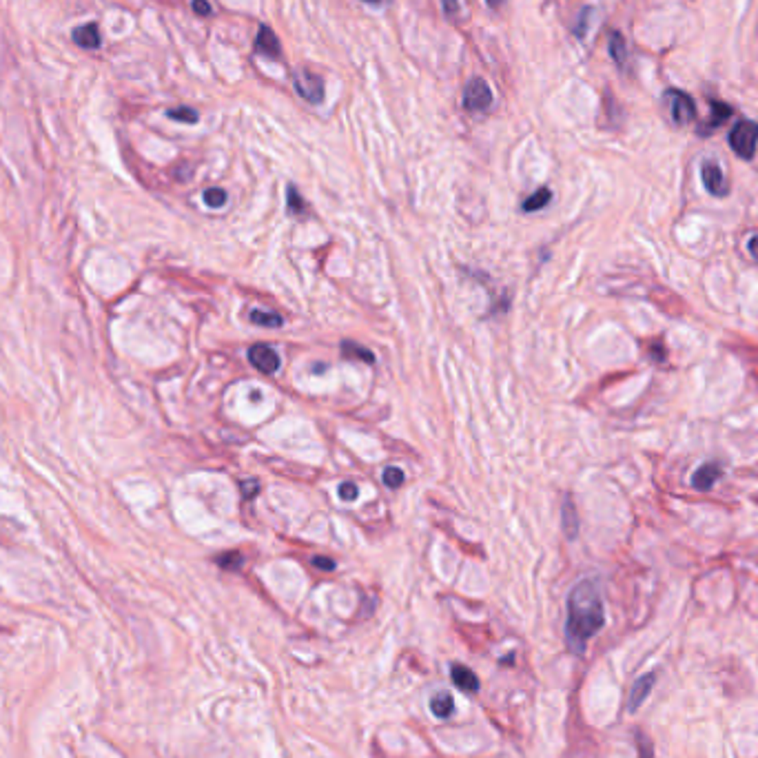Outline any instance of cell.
Listing matches in <instances>:
<instances>
[{
    "mask_svg": "<svg viewBox=\"0 0 758 758\" xmlns=\"http://www.w3.org/2000/svg\"><path fill=\"white\" fill-rule=\"evenodd\" d=\"M605 626V608L599 585L592 579H583L572 588L568 597L566 643L572 654L583 657L590 639Z\"/></svg>",
    "mask_w": 758,
    "mask_h": 758,
    "instance_id": "obj_1",
    "label": "cell"
},
{
    "mask_svg": "<svg viewBox=\"0 0 758 758\" xmlns=\"http://www.w3.org/2000/svg\"><path fill=\"white\" fill-rule=\"evenodd\" d=\"M730 147L738 158L752 160L758 147V123H754V120H740L730 131Z\"/></svg>",
    "mask_w": 758,
    "mask_h": 758,
    "instance_id": "obj_2",
    "label": "cell"
},
{
    "mask_svg": "<svg viewBox=\"0 0 758 758\" xmlns=\"http://www.w3.org/2000/svg\"><path fill=\"white\" fill-rule=\"evenodd\" d=\"M663 102H665V107H668L672 120L678 127H685V125H690V123H694V120H696V104L690 98V94H685V91L674 89V87L665 89Z\"/></svg>",
    "mask_w": 758,
    "mask_h": 758,
    "instance_id": "obj_3",
    "label": "cell"
},
{
    "mask_svg": "<svg viewBox=\"0 0 758 758\" xmlns=\"http://www.w3.org/2000/svg\"><path fill=\"white\" fill-rule=\"evenodd\" d=\"M293 85L295 91L311 104H322L324 102V80L322 75H317L311 69H295L293 71Z\"/></svg>",
    "mask_w": 758,
    "mask_h": 758,
    "instance_id": "obj_4",
    "label": "cell"
},
{
    "mask_svg": "<svg viewBox=\"0 0 758 758\" xmlns=\"http://www.w3.org/2000/svg\"><path fill=\"white\" fill-rule=\"evenodd\" d=\"M492 104V91L488 87V82L483 78H473L468 85H466V91H464V107L468 111H486L490 109Z\"/></svg>",
    "mask_w": 758,
    "mask_h": 758,
    "instance_id": "obj_5",
    "label": "cell"
},
{
    "mask_svg": "<svg viewBox=\"0 0 758 758\" xmlns=\"http://www.w3.org/2000/svg\"><path fill=\"white\" fill-rule=\"evenodd\" d=\"M701 180H703V187L707 189V193L714 195V198H725V195L730 193V187H727L721 166H719L714 160L703 162V166H701Z\"/></svg>",
    "mask_w": 758,
    "mask_h": 758,
    "instance_id": "obj_6",
    "label": "cell"
},
{
    "mask_svg": "<svg viewBox=\"0 0 758 758\" xmlns=\"http://www.w3.org/2000/svg\"><path fill=\"white\" fill-rule=\"evenodd\" d=\"M249 361L253 366L264 373V375H273L280 371V355L273 351L266 344H255L249 348Z\"/></svg>",
    "mask_w": 758,
    "mask_h": 758,
    "instance_id": "obj_7",
    "label": "cell"
},
{
    "mask_svg": "<svg viewBox=\"0 0 758 758\" xmlns=\"http://www.w3.org/2000/svg\"><path fill=\"white\" fill-rule=\"evenodd\" d=\"M721 477H723V470H721L719 464H714V461H712V464H701L699 468L694 470V475H692V486H694L696 490H701V492H707V490L714 488V483H716Z\"/></svg>",
    "mask_w": 758,
    "mask_h": 758,
    "instance_id": "obj_8",
    "label": "cell"
},
{
    "mask_svg": "<svg viewBox=\"0 0 758 758\" xmlns=\"http://www.w3.org/2000/svg\"><path fill=\"white\" fill-rule=\"evenodd\" d=\"M654 683H657V674L650 672V674H643L641 678H636V683L632 685V692H630V699H628V709L630 712H636L641 707V703L650 696V692L654 690Z\"/></svg>",
    "mask_w": 758,
    "mask_h": 758,
    "instance_id": "obj_9",
    "label": "cell"
},
{
    "mask_svg": "<svg viewBox=\"0 0 758 758\" xmlns=\"http://www.w3.org/2000/svg\"><path fill=\"white\" fill-rule=\"evenodd\" d=\"M280 40L278 36L271 32V29L266 25L260 27V32H257V38H255V54L260 56H268V58H280Z\"/></svg>",
    "mask_w": 758,
    "mask_h": 758,
    "instance_id": "obj_10",
    "label": "cell"
},
{
    "mask_svg": "<svg viewBox=\"0 0 758 758\" xmlns=\"http://www.w3.org/2000/svg\"><path fill=\"white\" fill-rule=\"evenodd\" d=\"M450 676H452V683L457 685L461 692H470V694L479 692V678H477V674L473 670L466 668V665L454 663L450 668Z\"/></svg>",
    "mask_w": 758,
    "mask_h": 758,
    "instance_id": "obj_11",
    "label": "cell"
},
{
    "mask_svg": "<svg viewBox=\"0 0 758 758\" xmlns=\"http://www.w3.org/2000/svg\"><path fill=\"white\" fill-rule=\"evenodd\" d=\"M732 113H734V109L730 107V104L719 102V100H712V116H709V120H707V125H703V127L699 129V133H701V135L714 133Z\"/></svg>",
    "mask_w": 758,
    "mask_h": 758,
    "instance_id": "obj_12",
    "label": "cell"
},
{
    "mask_svg": "<svg viewBox=\"0 0 758 758\" xmlns=\"http://www.w3.org/2000/svg\"><path fill=\"white\" fill-rule=\"evenodd\" d=\"M73 42L82 49H98L100 47V32L96 23H87L78 29H73Z\"/></svg>",
    "mask_w": 758,
    "mask_h": 758,
    "instance_id": "obj_13",
    "label": "cell"
},
{
    "mask_svg": "<svg viewBox=\"0 0 758 758\" xmlns=\"http://www.w3.org/2000/svg\"><path fill=\"white\" fill-rule=\"evenodd\" d=\"M561 519H564L566 537L568 539H577V535H579V514H577V508H574L570 497H566L564 504H561Z\"/></svg>",
    "mask_w": 758,
    "mask_h": 758,
    "instance_id": "obj_14",
    "label": "cell"
},
{
    "mask_svg": "<svg viewBox=\"0 0 758 758\" xmlns=\"http://www.w3.org/2000/svg\"><path fill=\"white\" fill-rule=\"evenodd\" d=\"M430 712H433L437 719H448V716H452L454 701H452L450 692H437L433 699H430Z\"/></svg>",
    "mask_w": 758,
    "mask_h": 758,
    "instance_id": "obj_15",
    "label": "cell"
},
{
    "mask_svg": "<svg viewBox=\"0 0 758 758\" xmlns=\"http://www.w3.org/2000/svg\"><path fill=\"white\" fill-rule=\"evenodd\" d=\"M340 351H342V357H346V359H361V361H366V364H375V353L368 351L366 346L355 344V342H351V340L342 342Z\"/></svg>",
    "mask_w": 758,
    "mask_h": 758,
    "instance_id": "obj_16",
    "label": "cell"
},
{
    "mask_svg": "<svg viewBox=\"0 0 758 758\" xmlns=\"http://www.w3.org/2000/svg\"><path fill=\"white\" fill-rule=\"evenodd\" d=\"M608 49H610V56H612L614 63H616L619 67H626V63H628V44H626V38L621 36L619 32H612V34H610Z\"/></svg>",
    "mask_w": 758,
    "mask_h": 758,
    "instance_id": "obj_17",
    "label": "cell"
},
{
    "mask_svg": "<svg viewBox=\"0 0 758 758\" xmlns=\"http://www.w3.org/2000/svg\"><path fill=\"white\" fill-rule=\"evenodd\" d=\"M550 200H552V191L548 187H541L539 191H535L533 195H530V198L523 200V211H526V213H535V211H541V209L548 206Z\"/></svg>",
    "mask_w": 758,
    "mask_h": 758,
    "instance_id": "obj_18",
    "label": "cell"
},
{
    "mask_svg": "<svg viewBox=\"0 0 758 758\" xmlns=\"http://www.w3.org/2000/svg\"><path fill=\"white\" fill-rule=\"evenodd\" d=\"M251 322H253L255 326H264V328H280V326H284L282 315H278V313H266V311H260V309H255V311L251 313Z\"/></svg>",
    "mask_w": 758,
    "mask_h": 758,
    "instance_id": "obj_19",
    "label": "cell"
},
{
    "mask_svg": "<svg viewBox=\"0 0 758 758\" xmlns=\"http://www.w3.org/2000/svg\"><path fill=\"white\" fill-rule=\"evenodd\" d=\"M286 200H289V213H293V216H304L306 213L304 198H302L299 191L293 185L286 189Z\"/></svg>",
    "mask_w": 758,
    "mask_h": 758,
    "instance_id": "obj_20",
    "label": "cell"
},
{
    "mask_svg": "<svg viewBox=\"0 0 758 758\" xmlns=\"http://www.w3.org/2000/svg\"><path fill=\"white\" fill-rule=\"evenodd\" d=\"M166 116H169L171 120H175V123H185V125H195L200 120L198 111L191 109V107H178V109H169L166 111Z\"/></svg>",
    "mask_w": 758,
    "mask_h": 758,
    "instance_id": "obj_21",
    "label": "cell"
},
{
    "mask_svg": "<svg viewBox=\"0 0 758 758\" xmlns=\"http://www.w3.org/2000/svg\"><path fill=\"white\" fill-rule=\"evenodd\" d=\"M216 564L224 570H237L242 568V564H244V557H242V552L237 550H231V552H224L216 559Z\"/></svg>",
    "mask_w": 758,
    "mask_h": 758,
    "instance_id": "obj_22",
    "label": "cell"
},
{
    "mask_svg": "<svg viewBox=\"0 0 758 758\" xmlns=\"http://www.w3.org/2000/svg\"><path fill=\"white\" fill-rule=\"evenodd\" d=\"M204 204L211 206V209H222L226 204V191L224 189H218V187H211L204 191Z\"/></svg>",
    "mask_w": 758,
    "mask_h": 758,
    "instance_id": "obj_23",
    "label": "cell"
},
{
    "mask_svg": "<svg viewBox=\"0 0 758 758\" xmlns=\"http://www.w3.org/2000/svg\"><path fill=\"white\" fill-rule=\"evenodd\" d=\"M402 483H404V473H402V468H397V466H388V468L384 470V486H388V488H397V486H402Z\"/></svg>",
    "mask_w": 758,
    "mask_h": 758,
    "instance_id": "obj_24",
    "label": "cell"
},
{
    "mask_svg": "<svg viewBox=\"0 0 758 758\" xmlns=\"http://www.w3.org/2000/svg\"><path fill=\"white\" fill-rule=\"evenodd\" d=\"M590 20H592V9L585 7V9L581 11V16H579L577 25H574V36H577V38H585V34H588V27H590Z\"/></svg>",
    "mask_w": 758,
    "mask_h": 758,
    "instance_id": "obj_25",
    "label": "cell"
},
{
    "mask_svg": "<svg viewBox=\"0 0 758 758\" xmlns=\"http://www.w3.org/2000/svg\"><path fill=\"white\" fill-rule=\"evenodd\" d=\"M357 497H359V488L355 486L353 481L340 483V499H342V502H355Z\"/></svg>",
    "mask_w": 758,
    "mask_h": 758,
    "instance_id": "obj_26",
    "label": "cell"
},
{
    "mask_svg": "<svg viewBox=\"0 0 758 758\" xmlns=\"http://www.w3.org/2000/svg\"><path fill=\"white\" fill-rule=\"evenodd\" d=\"M636 745H639V758H654V747H652V743L647 736L643 734H636Z\"/></svg>",
    "mask_w": 758,
    "mask_h": 758,
    "instance_id": "obj_27",
    "label": "cell"
},
{
    "mask_svg": "<svg viewBox=\"0 0 758 758\" xmlns=\"http://www.w3.org/2000/svg\"><path fill=\"white\" fill-rule=\"evenodd\" d=\"M257 492H260V483H257L255 479H244V481H242V497H244V499H251V497H255Z\"/></svg>",
    "mask_w": 758,
    "mask_h": 758,
    "instance_id": "obj_28",
    "label": "cell"
},
{
    "mask_svg": "<svg viewBox=\"0 0 758 758\" xmlns=\"http://www.w3.org/2000/svg\"><path fill=\"white\" fill-rule=\"evenodd\" d=\"M313 566L320 568V570H335V561L328 559V557H313Z\"/></svg>",
    "mask_w": 758,
    "mask_h": 758,
    "instance_id": "obj_29",
    "label": "cell"
},
{
    "mask_svg": "<svg viewBox=\"0 0 758 758\" xmlns=\"http://www.w3.org/2000/svg\"><path fill=\"white\" fill-rule=\"evenodd\" d=\"M191 7H193L195 13H198V16H211V5L206 3V0H193Z\"/></svg>",
    "mask_w": 758,
    "mask_h": 758,
    "instance_id": "obj_30",
    "label": "cell"
},
{
    "mask_svg": "<svg viewBox=\"0 0 758 758\" xmlns=\"http://www.w3.org/2000/svg\"><path fill=\"white\" fill-rule=\"evenodd\" d=\"M747 251H750V255L754 257V260L758 262V235H752V237H750V242H747Z\"/></svg>",
    "mask_w": 758,
    "mask_h": 758,
    "instance_id": "obj_31",
    "label": "cell"
},
{
    "mask_svg": "<svg viewBox=\"0 0 758 758\" xmlns=\"http://www.w3.org/2000/svg\"><path fill=\"white\" fill-rule=\"evenodd\" d=\"M444 7H446V13H457L459 11L457 0H444Z\"/></svg>",
    "mask_w": 758,
    "mask_h": 758,
    "instance_id": "obj_32",
    "label": "cell"
},
{
    "mask_svg": "<svg viewBox=\"0 0 758 758\" xmlns=\"http://www.w3.org/2000/svg\"><path fill=\"white\" fill-rule=\"evenodd\" d=\"M486 3H488V7L497 9V7H502V3H504V0H486Z\"/></svg>",
    "mask_w": 758,
    "mask_h": 758,
    "instance_id": "obj_33",
    "label": "cell"
},
{
    "mask_svg": "<svg viewBox=\"0 0 758 758\" xmlns=\"http://www.w3.org/2000/svg\"><path fill=\"white\" fill-rule=\"evenodd\" d=\"M260 397H262V392H251V402H260Z\"/></svg>",
    "mask_w": 758,
    "mask_h": 758,
    "instance_id": "obj_34",
    "label": "cell"
},
{
    "mask_svg": "<svg viewBox=\"0 0 758 758\" xmlns=\"http://www.w3.org/2000/svg\"><path fill=\"white\" fill-rule=\"evenodd\" d=\"M364 3H373V5H377V3H382V0H364Z\"/></svg>",
    "mask_w": 758,
    "mask_h": 758,
    "instance_id": "obj_35",
    "label": "cell"
}]
</instances>
